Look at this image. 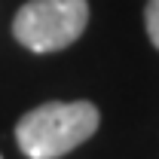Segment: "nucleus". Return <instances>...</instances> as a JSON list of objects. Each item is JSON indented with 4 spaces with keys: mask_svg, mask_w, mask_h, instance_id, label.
<instances>
[{
    "mask_svg": "<svg viewBox=\"0 0 159 159\" xmlns=\"http://www.w3.org/2000/svg\"><path fill=\"white\" fill-rule=\"evenodd\" d=\"M0 159H3V156H0Z\"/></svg>",
    "mask_w": 159,
    "mask_h": 159,
    "instance_id": "20e7f679",
    "label": "nucleus"
},
{
    "mask_svg": "<svg viewBox=\"0 0 159 159\" xmlns=\"http://www.w3.org/2000/svg\"><path fill=\"white\" fill-rule=\"evenodd\" d=\"M89 0H28L12 19V37L31 52H58L83 37Z\"/></svg>",
    "mask_w": 159,
    "mask_h": 159,
    "instance_id": "f03ea898",
    "label": "nucleus"
},
{
    "mask_svg": "<svg viewBox=\"0 0 159 159\" xmlns=\"http://www.w3.org/2000/svg\"><path fill=\"white\" fill-rule=\"evenodd\" d=\"M144 28H147L150 43L159 49V0H147V6H144Z\"/></svg>",
    "mask_w": 159,
    "mask_h": 159,
    "instance_id": "7ed1b4c3",
    "label": "nucleus"
},
{
    "mask_svg": "<svg viewBox=\"0 0 159 159\" xmlns=\"http://www.w3.org/2000/svg\"><path fill=\"white\" fill-rule=\"evenodd\" d=\"M101 113L92 101H49L16 122V141L31 159H58L92 138Z\"/></svg>",
    "mask_w": 159,
    "mask_h": 159,
    "instance_id": "f257e3e1",
    "label": "nucleus"
}]
</instances>
